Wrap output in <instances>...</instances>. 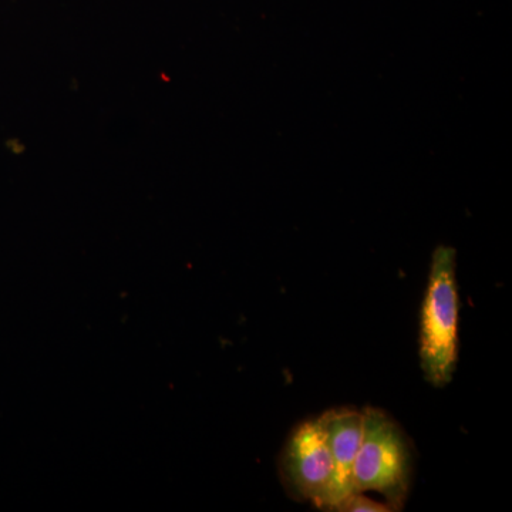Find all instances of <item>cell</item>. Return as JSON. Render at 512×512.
Returning <instances> with one entry per match:
<instances>
[{
  "label": "cell",
  "mask_w": 512,
  "mask_h": 512,
  "mask_svg": "<svg viewBox=\"0 0 512 512\" xmlns=\"http://www.w3.org/2000/svg\"><path fill=\"white\" fill-rule=\"evenodd\" d=\"M458 319L457 252L450 245H437L421 303L419 338L421 372L424 380L437 389L451 383L456 373Z\"/></svg>",
  "instance_id": "6da1fadb"
},
{
  "label": "cell",
  "mask_w": 512,
  "mask_h": 512,
  "mask_svg": "<svg viewBox=\"0 0 512 512\" xmlns=\"http://www.w3.org/2000/svg\"><path fill=\"white\" fill-rule=\"evenodd\" d=\"M353 470L355 493L382 494L393 511H402L413 483V448L400 424L384 410L367 406Z\"/></svg>",
  "instance_id": "7a4b0ae2"
},
{
  "label": "cell",
  "mask_w": 512,
  "mask_h": 512,
  "mask_svg": "<svg viewBox=\"0 0 512 512\" xmlns=\"http://www.w3.org/2000/svg\"><path fill=\"white\" fill-rule=\"evenodd\" d=\"M279 476L286 493L323 511L335 505V468L318 417L292 430L279 460Z\"/></svg>",
  "instance_id": "3957f363"
},
{
  "label": "cell",
  "mask_w": 512,
  "mask_h": 512,
  "mask_svg": "<svg viewBox=\"0 0 512 512\" xmlns=\"http://www.w3.org/2000/svg\"><path fill=\"white\" fill-rule=\"evenodd\" d=\"M320 429L328 444L333 468H335V505H338L353 491V470L357 451L363 433V412L352 407H338L318 417Z\"/></svg>",
  "instance_id": "277c9868"
},
{
  "label": "cell",
  "mask_w": 512,
  "mask_h": 512,
  "mask_svg": "<svg viewBox=\"0 0 512 512\" xmlns=\"http://www.w3.org/2000/svg\"><path fill=\"white\" fill-rule=\"evenodd\" d=\"M340 512H392V507L387 503H377L373 498L366 497L363 493L350 494L336 508Z\"/></svg>",
  "instance_id": "5b68a950"
}]
</instances>
